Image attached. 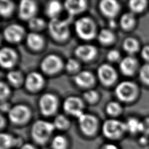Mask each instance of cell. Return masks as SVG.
Segmentation results:
<instances>
[{
  "mask_svg": "<svg viewBox=\"0 0 149 149\" xmlns=\"http://www.w3.org/2000/svg\"><path fill=\"white\" fill-rule=\"evenodd\" d=\"M55 129L52 122L38 120L32 125L31 135L36 143L42 145L47 142Z\"/></svg>",
  "mask_w": 149,
  "mask_h": 149,
  "instance_id": "cell-1",
  "label": "cell"
},
{
  "mask_svg": "<svg viewBox=\"0 0 149 149\" xmlns=\"http://www.w3.org/2000/svg\"><path fill=\"white\" fill-rule=\"evenodd\" d=\"M69 19H61L55 17L50 19L48 23V29L54 39L63 41L68 38L70 34Z\"/></svg>",
  "mask_w": 149,
  "mask_h": 149,
  "instance_id": "cell-2",
  "label": "cell"
},
{
  "mask_svg": "<svg viewBox=\"0 0 149 149\" xmlns=\"http://www.w3.org/2000/svg\"><path fill=\"white\" fill-rule=\"evenodd\" d=\"M74 30L79 38L84 40H91L97 34L96 25L94 20L87 16L80 17L74 23Z\"/></svg>",
  "mask_w": 149,
  "mask_h": 149,
  "instance_id": "cell-3",
  "label": "cell"
},
{
  "mask_svg": "<svg viewBox=\"0 0 149 149\" xmlns=\"http://www.w3.org/2000/svg\"><path fill=\"white\" fill-rule=\"evenodd\" d=\"M126 131H127L126 123L117 119H107L102 125V133L108 139H118Z\"/></svg>",
  "mask_w": 149,
  "mask_h": 149,
  "instance_id": "cell-4",
  "label": "cell"
},
{
  "mask_svg": "<svg viewBox=\"0 0 149 149\" xmlns=\"http://www.w3.org/2000/svg\"><path fill=\"white\" fill-rule=\"evenodd\" d=\"M138 88L136 84L130 81H123L115 88V94L118 98L123 102H130L136 97Z\"/></svg>",
  "mask_w": 149,
  "mask_h": 149,
  "instance_id": "cell-5",
  "label": "cell"
},
{
  "mask_svg": "<svg viewBox=\"0 0 149 149\" xmlns=\"http://www.w3.org/2000/svg\"><path fill=\"white\" fill-rule=\"evenodd\" d=\"M62 59L55 54L46 55L41 61L40 68L41 70L47 74H54L58 73L63 67Z\"/></svg>",
  "mask_w": 149,
  "mask_h": 149,
  "instance_id": "cell-6",
  "label": "cell"
},
{
  "mask_svg": "<svg viewBox=\"0 0 149 149\" xmlns=\"http://www.w3.org/2000/svg\"><path fill=\"white\" fill-rule=\"evenodd\" d=\"M58 101L56 97L52 93H45L39 99L38 105L41 113L49 116L55 113L58 108Z\"/></svg>",
  "mask_w": 149,
  "mask_h": 149,
  "instance_id": "cell-7",
  "label": "cell"
},
{
  "mask_svg": "<svg viewBox=\"0 0 149 149\" xmlns=\"http://www.w3.org/2000/svg\"><path fill=\"white\" fill-rule=\"evenodd\" d=\"M10 120L15 124H22L30 118L31 112L28 107L23 104H17L11 107L8 112Z\"/></svg>",
  "mask_w": 149,
  "mask_h": 149,
  "instance_id": "cell-8",
  "label": "cell"
},
{
  "mask_svg": "<svg viewBox=\"0 0 149 149\" xmlns=\"http://www.w3.org/2000/svg\"><path fill=\"white\" fill-rule=\"evenodd\" d=\"M78 120L80 129L83 134L87 136L95 134L98 125V121L95 116L84 113L78 118Z\"/></svg>",
  "mask_w": 149,
  "mask_h": 149,
  "instance_id": "cell-9",
  "label": "cell"
},
{
  "mask_svg": "<svg viewBox=\"0 0 149 149\" xmlns=\"http://www.w3.org/2000/svg\"><path fill=\"white\" fill-rule=\"evenodd\" d=\"M83 107L82 100L76 96L67 97L63 103L64 111L66 113L76 117L77 119L84 113L83 111Z\"/></svg>",
  "mask_w": 149,
  "mask_h": 149,
  "instance_id": "cell-10",
  "label": "cell"
},
{
  "mask_svg": "<svg viewBox=\"0 0 149 149\" xmlns=\"http://www.w3.org/2000/svg\"><path fill=\"white\" fill-rule=\"evenodd\" d=\"M25 30L24 27L17 23H13L7 26L3 31L4 38L11 43L20 41L24 37Z\"/></svg>",
  "mask_w": 149,
  "mask_h": 149,
  "instance_id": "cell-11",
  "label": "cell"
},
{
  "mask_svg": "<svg viewBox=\"0 0 149 149\" xmlns=\"http://www.w3.org/2000/svg\"><path fill=\"white\" fill-rule=\"evenodd\" d=\"M97 76L104 85L112 84L117 78V73L113 66L108 63L101 64L97 69Z\"/></svg>",
  "mask_w": 149,
  "mask_h": 149,
  "instance_id": "cell-12",
  "label": "cell"
},
{
  "mask_svg": "<svg viewBox=\"0 0 149 149\" xmlns=\"http://www.w3.org/2000/svg\"><path fill=\"white\" fill-rule=\"evenodd\" d=\"M37 11V5L33 0H22L19 5L18 16L24 20L29 21L36 16Z\"/></svg>",
  "mask_w": 149,
  "mask_h": 149,
  "instance_id": "cell-13",
  "label": "cell"
},
{
  "mask_svg": "<svg viewBox=\"0 0 149 149\" xmlns=\"http://www.w3.org/2000/svg\"><path fill=\"white\" fill-rule=\"evenodd\" d=\"M26 89L30 91H36L40 90L44 83L42 75L37 72H31L28 73L24 79Z\"/></svg>",
  "mask_w": 149,
  "mask_h": 149,
  "instance_id": "cell-14",
  "label": "cell"
},
{
  "mask_svg": "<svg viewBox=\"0 0 149 149\" xmlns=\"http://www.w3.org/2000/svg\"><path fill=\"white\" fill-rule=\"evenodd\" d=\"M17 55L16 51L8 47H2L0 50V64L5 69H10L17 61Z\"/></svg>",
  "mask_w": 149,
  "mask_h": 149,
  "instance_id": "cell-15",
  "label": "cell"
},
{
  "mask_svg": "<svg viewBox=\"0 0 149 149\" xmlns=\"http://www.w3.org/2000/svg\"><path fill=\"white\" fill-rule=\"evenodd\" d=\"M74 54L81 60L90 61L96 56L97 49L95 46L91 44H81L75 48Z\"/></svg>",
  "mask_w": 149,
  "mask_h": 149,
  "instance_id": "cell-16",
  "label": "cell"
},
{
  "mask_svg": "<svg viewBox=\"0 0 149 149\" xmlns=\"http://www.w3.org/2000/svg\"><path fill=\"white\" fill-rule=\"evenodd\" d=\"M99 8L106 17L113 19L120 10V5L115 0H102L99 3Z\"/></svg>",
  "mask_w": 149,
  "mask_h": 149,
  "instance_id": "cell-17",
  "label": "cell"
},
{
  "mask_svg": "<svg viewBox=\"0 0 149 149\" xmlns=\"http://www.w3.org/2000/svg\"><path fill=\"white\" fill-rule=\"evenodd\" d=\"M137 66V60L132 55L123 58L119 63V69L122 73L125 76L133 75L135 73Z\"/></svg>",
  "mask_w": 149,
  "mask_h": 149,
  "instance_id": "cell-18",
  "label": "cell"
},
{
  "mask_svg": "<svg viewBox=\"0 0 149 149\" xmlns=\"http://www.w3.org/2000/svg\"><path fill=\"white\" fill-rule=\"evenodd\" d=\"M74 81L79 86L88 88L94 84L95 77L91 72L88 70H81L76 73L74 77Z\"/></svg>",
  "mask_w": 149,
  "mask_h": 149,
  "instance_id": "cell-19",
  "label": "cell"
},
{
  "mask_svg": "<svg viewBox=\"0 0 149 149\" xmlns=\"http://www.w3.org/2000/svg\"><path fill=\"white\" fill-rule=\"evenodd\" d=\"M63 5L70 15H76L83 12L87 5L84 0H67Z\"/></svg>",
  "mask_w": 149,
  "mask_h": 149,
  "instance_id": "cell-20",
  "label": "cell"
},
{
  "mask_svg": "<svg viewBox=\"0 0 149 149\" xmlns=\"http://www.w3.org/2000/svg\"><path fill=\"white\" fill-rule=\"evenodd\" d=\"M27 46L33 50L40 49L44 45V41L43 37L37 32H30L26 38Z\"/></svg>",
  "mask_w": 149,
  "mask_h": 149,
  "instance_id": "cell-21",
  "label": "cell"
},
{
  "mask_svg": "<svg viewBox=\"0 0 149 149\" xmlns=\"http://www.w3.org/2000/svg\"><path fill=\"white\" fill-rule=\"evenodd\" d=\"M63 6L61 3L56 0H52L48 2L45 7V13L50 19L58 17L62 11Z\"/></svg>",
  "mask_w": 149,
  "mask_h": 149,
  "instance_id": "cell-22",
  "label": "cell"
},
{
  "mask_svg": "<svg viewBox=\"0 0 149 149\" xmlns=\"http://www.w3.org/2000/svg\"><path fill=\"white\" fill-rule=\"evenodd\" d=\"M19 143L18 139L7 133H2L0 136V149H10Z\"/></svg>",
  "mask_w": 149,
  "mask_h": 149,
  "instance_id": "cell-23",
  "label": "cell"
},
{
  "mask_svg": "<svg viewBox=\"0 0 149 149\" xmlns=\"http://www.w3.org/2000/svg\"><path fill=\"white\" fill-rule=\"evenodd\" d=\"M136 19L134 15L132 12L123 13L120 18L119 24L124 30H129L135 24Z\"/></svg>",
  "mask_w": 149,
  "mask_h": 149,
  "instance_id": "cell-24",
  "label": "cell"
},
{
  "mask_svg": "<svg viewBox=\"0 0 149 149\" xmlns=\"http://www.w3.org/2000/svg\"><path fill=\"white\" fill-rule=\"evenodd\" d=\"M123 48L130 55L136 52L139 49V43L138 41L132 37H129L125 38L123 42Z\"/></svg>",
  "mask_w": 149,
  "mask_h": 149,
  "instance_id": "cell-25",
  "label": "cell"
},
{
  "mask_svg": "<svg viewBox=\"0 0 149 149\" xmlns=\"http://www.w3.org/2000/svg\"><path fill=\"white\" fill-rule=\"evenodd\" d=\"M98 40L102 44H109L112 43L115 40V34L109 29H101L98 34Z\"/></svg>",
  "mask_w": 149,
  "mask_h": 149,
  "instance_id": "cell-26",
  "label": "cell"
},
{
  "mask_svg": "<svg viewBox=\"0 0 149 149\" xmlns=\"http://www.w3.org/2000/svg\"><path fill=\"white\" fill-rule=\"evenodd\" d=\"M127 131L131 133H137L138 132H143L142 122L139 121L135 118H130L126 122H125Z\"/></svg>",
  "mask_w": 149,
  "mask_h": 149,
  "instance_id": "cell-27",
  "label": "cell"
},
{
  "mask_svg": "<svg viewBox=\"0 0 149 149\" xmlns=\"http://www.w3.org/2000/svg\"><path fill=\"white\" fill-rule=\"evenodd\" d=\"M6 79L8 82L13 86H19L24 80L23 75L19 70H12L6 74Z\"/></svg>",
  "mask_w": 149,
  "mask_h": 149,
  "instance_id": "cell-28",
  "label": "cell"
},
{
  "mask_svg": "<svg viewBox=\"0 0 149 149\" xmlns=\"http://www.w3.org/2000/svg\"><path fill=\"white\" fill-rule=\"evenodd\" d=\"M46 26L45 20L40 17L34 16L28 21V26L33 32H37L43 29Z\"/></svg>",
  "mask_w": 149,
  "mask_h": 149,
  "instance_id": "cell-29",
  "label": "cell"
},
{
  "mask_svg": "<svg viewBox=\"0 0 149 149\" xmlns=\"http://www.w3.org/2000/svg\"><path fill=\"white\" fill-rule=\"evenodd\" d=\"M15 8L14 3L10 0H1L0 2V13L4 17L10 16Z\"/></svg>",
  "mask_w": 149,
  "mask_h": 149,
  "instance_id": "cell-30",
  "label": "cell"
},
{
  "mask_svg": "<svg viewBox=\"0 0 149 149\" xmlns=\"http://www.w3.org/2000/svg\"><path fill=\"white\" fill-rule=\"evenodd\" d=\"M55 127L59 130H65L69 127L70 125L69 120L63 114L57 115L52 122Z\"/></svg>",
  "mask_w": 149,
  "mask_h": 149,
  "instance_id": "cell-31",
  "label": "cell"
},
{
  "mask_svg": "<svg viewBox=\"0 0 149 149\" xmlns=\"http://www.w3.org/2000/svg\"><path fill=\"white\" fill-rule=\"evenodd\" d=\"M147 3L144 0H131L129 2V7L132 13H140L146 8Z\"/></svg>",
  "mask_w": 149,
  "mask_h": 149,
  "instance_id": "cell-32",
  "label": "cell"
},
{
  "mask_svg": "<svg viewBox=\"0 0 149 149\" xmlns=\"http://www.w3.org/2000/svg\"><path fill=\"white\" fill-rule=\"evenodd\" d=\"M67 145V140L62 135L55 136L52 140L51 147L53 149H66Z\"/></svg>",
  "mask_w": 149,
  "mask_h": 149,
  "instance_id": "cell-33",
  "label": "cell"
},
{
  "mask_svg": "<svg viewBox=\"0 0 149 149\" xmlns=\"http://www.w3.org/2000/svg\"><path fill=\"white\" fill-rule=\"evenodd\" d=\"M107 113L112 116H117L122 112V107L116 101H111L106 106Z\"/></svg>",
  "mask_w": 149,
  "mask_h": 149,
  "instance_id": "cell-34",
  "label": "cell"
},
{
  "mask_svg": "<svg viewBox=\"0 0 149 149\" xmlns=\"http://www.w3.org/2000/svg\"><path fill=\"white\" fill-rule=\"evenodd\" d=\"M65 68L66 70L70 73L78 72L80 68V63L77 60L74 58H69L65 63Z\"/></svg>",
  "mask_w": 149,
  "mask_h": 149,
  "instance_id": "cell-35",
  "label": "cell"
},
{
  "mask_svg": "<svg viewBox=\"0 0 149 149\" xmlns=\"http://www.w3.org/2000/svg\"><path fill=\"white\" fill-rule=\"evenodd\" d=\"M83 98L87 102L93 104L97 101L99 95L98 92L95 90H88L83 93Z\"/></svg>",
  "mask_w": 149,
  "mask_h": 149,
  "instance_id": "cell-36",
  "label": "cell"
},
{
  "mask_svg": "<svg viewBox=\"0 0 149 149\" xmlns=\"http://www.w3.org/2000/svg\"><path fill=\"white\" fill-rule=\"evenodd\" d=\"M139 77L143 83L149 85V63L144 64L140 68Z\"/></svg>",
  "mask_w": 149,
  "mask_h": 149,
  "instance_id": "cell-37",
  "label": "cell"
},
{
  "mask_svg": "<svg viewBox=\"0 0 149 149\" xmlns=\"http://www.w3.org/2000/svg\"><path fill=\"white\" fill-rule=\"evenodd\" d=\"M10 93V90L8 86V85L3 82L1 81L0 83V98L1 102L5 101L6 98L9 95Z\"/></svg>",
  "mask_w": 149,
  "mask_h": 149,
  "instance_id": "cell-38",
  "label": "cell"
},
{
  "mask_svg": "<svg viewBox=\"0 0 149 149\" xmlns=\"http://www.w3.org/2000/svg\"><path fill=\"white\" fill-rule=\"evenodd\" d=\"M120 53L116 49L110 50L107 55V59L111 62H115L118 61L120 58Z\"/></svg>",
  "mask_w": 149,
  "mask_h": 149,
  "instance_id": "cell-39",
  "label": "cell"
},
{
  "mask_svg": "<svg viewBox=\"0 0 149 149\" xmlns=\"http://www.w3.org/2000/svg\"><path fill=\"white\" fill-rule=\"evenodd\" d=\"M142 122L143 132L145 135H149V117L145 118Z\"/></svg>",
  "mask_w": 149,
  "mask_h": 149,
  "instance_id": "cell-40",
  "label": "cell"
},
{
  "mask_svg": "<svg viewBox=\"0 0 149 149\" xmlns=\"http://www.w3.org/2000/svg\"><path fill=\"white\" fill-rule=\"evenodd\" d=\"M141 57L146 61H149V45H146L141 50Z\"/></svg>",
  "mask_w": 149,
  "mask_h": 149,
  "instance_id": "cell-41",
  "label": "cell"
},
{
  "mask_svg": "<svg viewBox=\"0 0 149 149\" xmlns=\"http://www.w3.org/2000/svg\"><path fill=\"white\" fill-rule=\"evenodd\" d=\"M11 107L6 102H1V109L2 111H6L8 112L9 110L10 109Z\"/></svg>",
  "mask_w": 149,
  "mask_h": 149,
  "instance_id": "cell-42",
  "label": "cell"
},
{
  "mask_svg": "<svg viewBox=\"0 0 149 149\" xmlns=\"http://www.w3.org/2000/svg\"><path fill=\"white\" fill-rule=\"evenodd\" d=\"M101 149H118V147L113 144H111V143H108V144H104Z\"/></svg>",
  "mask_w": 149,
  "mask_h": 149,
  "instance_id": "cell-43",
  "label": "cell"
},
{
  "mask_svg": "<svg viewBox=\"0 0 149 149\" xmlns=\"http://www.w3.org/2000/svg\"><path fill=\"white\" fill-rule=\"evenodd\" d=\"M20 149H37V148L33 144L26 143L21 146Z\"/></svg>",
  "mask_w": 149,
  "mask_h": 149,
  "instance_id": "cell-44",
  "label": "cell"
},
{
  "mask_svg": "<svg viewBox=\"0 0 149 149\" xmlns=\"http://www.w3.org/2000/svg\"><path fill=\"white\" fill-rule=\"evenodd\" d=\"M139 140H140V143L141 144H145L147 142V137L145 136L141 137Z\"/></svg>",
  "mask_w": 149,
  "mask_h": 149,
  "instance_id": "cell-45",
  "label": "cell"
},
{
  "mask_svg": "<svg viewBox=\"0 0 149 149\" xmlns=\"http://www.w3.org/2000/svg\"><path fill=\"white\" fill-rule=\"evenodd\" d=\"M5 123V122L4 121V119L3 118V116L1 115V123H0L1 129H2V127L4 126V124L3 123Z\"/></svg>",
  "mask_w": 149,
  "mask_h": 149,
  "instance_id": "cell-46",
  "label": "cell"
}]
</instances>
